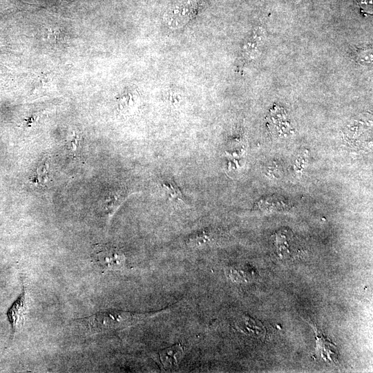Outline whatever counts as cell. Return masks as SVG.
Here are the masks:
<instances>
[{"instance_id": "obj_12", "label": "cell", "mask_w": 373, "mask_h": 373, "mask_svg": "<svg viewBox=\"0 0 373 373\" xmlns=\"http://www.w3.org/2000/svg\"><path fill=\"white\" fill-rule=\"evenodd\" d=\"M78 145L79 138L77 135H73L67 140L66 147L70 153H75L77 149Z\"/></svg>"}, {"instance_id": "obj_2", "label": "cell", "mask_w": 373, "mask_h": 373, "mask_svg": "<svg viewBox=\"0 0 373 373\" xmlns=\"http://www.w3.org/2000/svg\"><path fill=\"white\" fill-rule=\"evenodd\" d=\"M92 260L101 270H114L124 266L125 256L118 248L97 245L92 253Z\"/></svg>"}, {"instance_id": "obj_4", "label": "cell", "mask_w": 373, "mask_h": 373, "mask_svg": "<svg viewBox=\"0 0 373 373\" xmlns=\"http://www.w3.org/2000/svg\"><path fill=\"white\" fill-rule=\"evenodd\" d=\"M28 312V303L26 287L23 282L22 291L12 303L6 312L8 322L11 326V339L24 324Z\"/></svg>"}, {"instance_id": "obj_10", "label": "cell", "mask_w": 373, "mask_h": 373, "mask_svg": "<svg viewBox=\"0 0 373 373\" xmlns=\"http://www.w3.org/2000/svg\"><path fill=\"white\" fill-rule=\"evenodd\" d=\"M314 329V331L316 332V350H319L320 352V356L321 358H323L324 352H325V360H329L332 361L334 358L331 356V354L336 358V352L335 351H332L331 350V347H327V346L332 345V343H329L330 342H327V339L325 338V336L321 333L318 332V329L314 327V326H312Z\"/></svg>"}, {"instance_id": "obj_3", "label": "cell", "mask_w": 373, "mask_h": 373, "mask_svg": "<svg viewBox=\"0 0 373 373\" xmlns=\"http://www.w3.org/2000/svg\"><path fill=\"white\" fill-rule=\"evenodd\" d=\"M193 12V3L182 1L169 7L165 12L163 21L166 26L171 30H179L190 20Z\"/></svg>"}, {"instance_id": "obj_7", "label": "cell", "mask_w": 373, "mask_h": 373, "mask_svg": "<svg viewBox=\"0 0 373 373\" xmlns=\"http://www.w3.org/2000/svg\"><path fill=\"white\" fill-rule=\"evenodd\" d=\"M160 189L170 204L174 207H186L188 203L178 185L171 180L162 181Z\"/></svg>"}, {"instance_id": "obj_8", "label": "cell", "mask_w": 373, "mask_h": 373, "mask_svg": "<svg viewBox=\"0 0 373 373\" xmlns=\"http://www.w3.org/2000/svg\"><path fill=\"white\" fill-rule=\"evenodd\" d=\"M264 31L260 28L255 30L251 37L244 44L242 55L247 60L254 59L260 53L263 44Z\"/></svg>"}, {"instance_id": "obj_6", "label": "cell", "mask_w": 373, "mask_h": 373, "mask_svg": "<svg viewBox=\"0 0 373 373\" xmlns=\"http://www.w3.org/2000/svg\"><path fill=\"white\" fill-rule=\"evenodd\" d=\"M156 355L162 367L169 370L178 366L183 357L184 350L182 345L177 343L158 351Z\"/></svg>"}, {"instance_id": "obj_13", "label": "cell", "mask_w": 373, "mask_h": 373, "mask_svg": "<svg viewBox=\"0 0 373 373\" xmlns=\"http://www.w3.org/2000/svg\"><path fill=\"white\" fill-rule=\"evenodd\" d=\"M357 57L365 63H370L372 61V51L370 50H362L357 53Z\"/></svg>"}, {"instance_id": "obj_1", "label": "cell", "mask_w": 373, "mask_h": 373, "mask_svg": "<svg viewBox=\"0 0 373 373\" xmlns=\"http://www.w3.org/2000/svg\"><path fill=\"white\" fill-rule=\"evenodd\" d=\"M147 315L128 311L108 309L98 312L86 319L93 332H104L125 329L135 324Z\"/></svg>"}, {"instance_id": "obj_5", "label": "cell", "mask_w": 373, "mask_h": 373, "mask_svg": "<svg viewBox=\"0 0 373 373\" xmlns=\"http://www.w3.org/2000/svg\"><path fill=\"white\" fill-rule=\"evenodd\" d=\"M134 193L125 188L114 189L108 191L102 200V208L106 216L108 222L122 203Z\"/></svg>"}, {"instance_id": "obj_11", "label": "cell", "mask_w": 373, "mask_h": 373, "mask_svg": "<svg viewBox=\"0 0 373 373\" xmlns=\"http://www.w3.org/2000/svg\"><path fill=\"white\" fill-rule=\"evenodd\" d=\"M49 166L50 164L48 160L41 163L30 181L36 184L45 183L48 180Z\"/></svg>"}, {"instance_id": "obj_9", "label": "cell", "mask_w": 373, "mask_h": 373, "mask_svg": "<svg viewBox=\"0 0 373 373\" xmlns=\"http://www.w3.org/2000/svg\"><path fill=\"white\" fill-rule=\"evenodd\" d=\"M216 234L212 231H202L191 235L188 239V245L191 247H204L215 242Z\"/></svg>"}]
</instances>
